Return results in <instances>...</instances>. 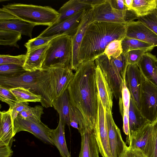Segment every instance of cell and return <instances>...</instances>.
Masks as SVG:
<instances>
[{
  "mask_svg": "<svg viewBox=\"0 0 157 157\" xmlns=\"http://www.w3.org/2000/svg\"><path fill=\"white\" fill-rule=\"evenodd\" d=\"M56 36L42 37L38 36L29 40L24 45L27 49V52H29L48 44Z\"/></svg>",
  "mask_w": 157,
  "mask_h": 157,
  "instance_id": "37",
  "label": "cell"
},
{
  "mask_svg": "<svg viewBox=\"0 0 157 157\" xmlns=\"http://www.w3.org/2000/svg\"><path fill=\"white\" fill-rule=\"evenodd\" d=\"M157 72V62H156Z\"/></svg>",
  "mask_w": 157,
  "mask_h": 157,
  "instance_id": "52",
  "label": "cell"
},
{
  "mask_svg": "<svg viewBox=\"0 0 157 157\" xmlns=\"http://www.w3.org/2000/svg\"><path fill=\"white\" fill-rule=\"evenodd\" d=\"M157 7V0H133L132 10L139 17L154 11Z\"/></svg>",
  "mask_w": 157,
  "mask_h": 157,
  "instance_id": "28",
  "label": "cell"
},
{
  "mask_svg": "<svg viewBox=\"0 0 157 157\" xmlns=\"http://www.w3.org/2000/svg\"><path fill=\"white\" fill-rule=\"evenodd\" d=\"M13 153V151L10 146L0 144V157H11Z\"/></svg>",
  "mask_w": 157,
  "mask_h": 157,
  "instance_id": "46",
  "label": "cell"
},
{
  "mask_svg": "<svg viewBox=\"0 0 157 157\" xmlns=\"http://www.w3.org/2000/svg\"><path fill=\"white\" fill-rule=\"evenodd\" d=\"M14 19H18L13 15L0 9V21H8Z\"/></svg>",
  "mask_w": 157,
  "mask_h": 157,
  "instance_id": "47",
  "label": "cell"
},
{
  "mask_svg": "<svg viewBox=\"0 0 157 157\" xmlns=\"http://www.w3.org/2000/svg\"><path fill=\"white\" fill-rule=\"evenodd\" d=\"M91 7L90 5L82 0H69L65 3L58 11L60 15L55 23L64 20L81 10H86Z\"/></svg>",
  "mask_w": 157,
  "mask_h": 157,
  "instance_id": "24",
  "label": "cell"
},
{
  "mask_svg": "<svg viewBox=\"0 0 157 157\" xmlns=\"http://www.w3.org/2000/svg\"><path fill=\"white\" fill-rule=\"evenodd\" d=\"M49 44L29 52H27L25 62L23 66L26 71L33 72L43 70L42 65Z\"/></svg>",
  "mask_w": 157,
  "mask_h": 157,
  "instance_id": "21",
  "label": "cell"
},
{
  "mask_svg": "<svg viewBox=\"0 0 157 157\" xmlns=\"http://www.w3.org/2000/svg\"><path fill=\"white\" fill-rule=\"evenodd\" d=\"M81 136V146L78 157H99V149L94 131Z\"/></svg>",
  "mask_w": 157,
  "mask_h": 157,
  "instance_id": "22",
  "label": "cell"
},
{
  "mask_svg": "<svg viewBox=\"0 0 157 157\" xmlns=\"http://www.w3.org/2000/svg\"><path fill=\"white\" fill-rule=\"evenodd\" d=\"M29 104L28 102H18L11 108L12 118L13 123L14 119L17 117L19 114L28 108L29 106Z\"/></svg>",
  "mask_w": 157,
  "mask_h": 157,
  "instance_id": "43",
  "label": "cell"
},
{
  "mask_svg": "<svg viewBox=\"0 0 157 157\" xmlns=\"http://www.w3.org/2000/svg\"><path fill=\"white\" fill-rule=\"evenodd\" d=\"M151 131V123L150 122L128 136L126 142L130 148L139 149L144 154L148 143Z\"/></svg>",
  "mask_w": 157,
  "mask_h": 157,
  "instance_id": "19",
  "label": "cell"
},
{
  "mask_svg": "<svg viewBox=\"0 0 157 157\" xmlns=\"http://www.w3.org/2000/svg\"><path fill=\"white\" fill-rule=\"evenodd\" d=\"M106 0H82L85 2L90 5L92 7L105 2Z\"/></svg>",
  "mask_w": 157,
  "mask_h": 157,
  "instance_id": "49",
  "label": "cell"
},
{
  "mask_svg": "<svg viewBox=\"0 0 157 157\" xmlns=\"http://www.w3.org/2000/svg\"><path fill=\"white\" fill-rule=\"evenodd\" d=\"M156 56L147 52L141 57L136 64L143 77L157 86Z\"/></svg>",
  "mask_w": 157,
  "mask_h": 157,
  "instance_id": "18",
  "label": "cell"
},
{
  "mask_svg": "<svg viewBox=\"0 0 157 157\" xmlns=\"http://www.w3.org/2000/svg\"><path fill=\"white\" fill-rule=\"evenodd\" d=\"M94 61L79 65L67 89L71 104L82 114L88 131H94L98 110V94Z\"/></svg>",
  "mask_w": 157,
  "mask_h": 157,
  "instance_id": "1",
  "label": "cell"
},
{
  "mask_svg": "<svg viewBox=\"0 0 157 157\" xmlns=\"http://www.w3.org/2000/svg\"><path fill=\"white\" fill-rule=\"evenodd\" d=\"M0 86L6 89L22 87L42 97L41 103L45 108L52 107L48 70L28 72L15 77L0 76Z\"/></svg>",
  "mask_w": 157,
  "mask_h": 157,
  "instance_id": "3",
  "label": "cell"
},
{
  "mask_svg": "<svg viewBox=\"0 0 157 157\" xmlns=\"http://www.w3.org/2000/svg\"><path fill=\"white\" fill-rule=\"evenodd\" d=\"M148 51L144 49H136L124 53L128 64H137L142 56Z\"/></svg>",
  "mask_w": 157,
  "mask_h": 157,
  "instance_id": "41",
  "label": "cell"
},
{
  "mask_svg": "<svg viewBox=\"0 0 157 157\" xmlns=\"http://www.w3.org/2000/svg\"><path fill=\"white\" fill-rule=\"evenodd\" d=\"M12 109L0 112V144H6L11 147L13 140V123Z\"/></svg>",
  "mask_w": 157,
  "mask_h": 157,
  "instance_id": "20",
  "label": "cell"
},
{
  "mask_svg": "<svg viewBox=\"0 0 157 157\" xmlns=\"http://www.w3.org/2000/svg\"><path fill=\"white\" fill-rule=\"evenodd\" d=\"M72 57V37L68 35L56 36L49 43L42 69L54 67L71 69Z\"/></svg>",
  "mask_w": 157,
  "mask_h": 157,
  "instance_id": "6",
  "label": "cell"
},
{
  "mask_svg": "<svg viewBox=\"0 0 157 157\" xmlns=\"http://www.w3.org/2000/svg\"><path fill=\"white\" fill-rule=\"evenodd\" d=\"M123 130L127 136H128L129 134V125L128 116L125 113H123Z\"/></svg>",
  "mask_w": 157,
  "mask_h": 157,
  "instance_id": "48",
  "label": "cell"
},
{
  "mask_svg": "<svg viewBox=\"0 0 157 157\" xmlns=\"http://www.w3.org/2000/svg\"><path fill=\"white\" fill-rule=\"evenodd\" d=\"M129 132L128 136L150 122L142 114L134 101L131 98L128 113Z\"/></svg>",
  "mask_w": 157,
  "mask_h": 157,
  "instance_id": "26",
  "label": "cell"
},
{
  "mask_svg": "<svg viewBox=\"0 0 157 157\" xmlns=\"http://www.w3.org/2000/svg\"><path fill=\"white\" fill-rule=\"evenodd\" d=\"M138 19L157 35V15L154 11L146 16L140 17Z\"/></svg>",
  "mask_w": 157,
  "mask_h": 157,
  "instance_id": "39",
  "label": "cell"
},
{
  "mask_svg": "<svg viewBox=\"0 0 157 157\" xmlns=\"http://www.w3.org/2000/svg\"><path fill=\"white\" fill-rule=\"evenodd\" d=\"M43 106L37 105L34 107L29 106L25 110L20 113L18 115L25 118H29L36 121L41 122L42 115L44 113Z\"/></svg>",
  "mask_w": 157,
  "mask_h": 157,
  "instance_id": "35",
  "label": "cell"
},
{
  "mask_svg": "<svg viewBox=\"0 0 157 157\" xmlns=\"http://www.w3.org/2000/svg\"><path fill=\"white\" fill-rule=\"evenodd\" d=\"M151 124V132L144 155L146 157H157V116Z\"/></svg>",
  "mask_w": 157,
  "mask_h": 157,
  "instance_id": "32",
  "label": "cell"
},
{
  "mask_svg": "<svg viewBox=\"0 0 157 157\" xmlns=\"http://www.w3.org/2000/svg\"><path fill=\"white\" fill-rule=\"evenodd\" d=\"M92 7L94 21L126 24L139 18L132 10H119L113 8L108 0Z\"/></svg>",
  "mask_w": 157,
  "mask_h": 157,
  "instance_id": "7",
  "label": "cell"
},
{
  "mask_svg": "<svg viewBox=\"0 0 157 157\" xmlns=\"http://www.w3.org/2000/svg\"><path fill=\"white\" fill-rule=\"evenodd\" d=\"M133 0H124L125 6L129 10H132Z\"/></svg>",
  "mask_w": 157,
  "mask_h": 157,
  "instance_id": "50",
  "label": "cell"
},
{
  "mask_svg": "<svg viewBox=\"0 0 157 157\" xmlns=\"http://www.w3.org/2000/svg\"><path fill=\"white\" fill-rule=\"evenodd\" d=\"M21 38V34L11 30L0 29V44L19 48L17 42Z\"/></svg>",
  "mask_w": 157,
  "mask_h": 157,
  "instance_id": "33",
  "label": "cell"
},
{
  "mask_svg": "<svg viewBox=\"0 0 157 157\" xmlns=\"http://www.w3.org/2000/svg\"><path fill=\"white\" fill-rule=\"evenodd\" d=\"M126 37L157 47V35L139 20L126 24Z\"/></svg>",
  "mask_w": 157,
  "mask_h": 157,
  "instance_id": "16",
  "label": "cell"
},
{
  "mask_svg": "<svg viewBox=\"0 0 157 157\" xmlns=\"http://www.w3.org/2000/svg\"><path fill=\"white\" fill-rule=\"evenodd\" d=\"M122 40H116L110 42L106 47L104 53L109 59L111 57L116 58L123 52Z\"/></svg>",
  "mask_w": 157,
  "mask_h": 157,
  "instance_id": "36",
  "label": "cell"
},
{
  "mask_svg": "<svg viewBox=\"0 0 157 157\" xmlns=\"http://www.w3.org/2000/svg\"><path fill=\"white\" fill-rule=\"evenodd\" d=\"M94 133L102 157H112L109 147L105 110L98 96V106Z\"/></svg>",
  "mask_w": 157,
  "mask_h": 157,
  "instance_id": "11",
  "label": "cell"
},
{
  "mask_svg": "<svg viewBox=\"0 0 157 157\" xmlns=\"http://www.w3.org/2000/svg\"><path fill=\"white\" fill-rule=\"evenodd\" d=\"M86 10H81L64 20L48 26L38 36L48 37L68 35L72 37L76 32Z\"/></svg>",
  "mask_w": 157,
  "mask_h": 157,
  "instance_id": "9",
  "label": "cell"
},
{
  "mask_svg": "<svg viewBox=\"0 0 157 157\" xmlns=\"http://www.w3.org/2000/svg\"><path fill=\"white\" fill-rule=\"evenodd\" d=\"M154 12L157 15V7L155 9V10L154 11Z\"/></svg>",
  "mask_w": 157,
  "mask_h": 157,
  "instance_id": "51",
  "label": "cell"
},
{
  "mask_svg": "<svg viewBox=\"0 0 157 157\" xmlns=\"http://www.w3.org/2000/svg\"><path fill=\"white\" fill-rule=\"evenodd\" d=\"M126 24L93 21L88 26L79 52L80 64L95 59L104 53L107 45L126 37Z\"/></svg>",
  "mask_w": 157,
  "mask_h": 157,
  "instance_id": "2",
  "label": "cell"
},
{
  "mask_svg": "<svg viewBox=\"0 0 157 157\" xmlns=\"http://www.w3.org/2000/svg\"><path fill=\"white\" fill-rule=\"evenodd\" d=\"M35 26L19 19L0 21V29L11 30L32 38V32Z\"/></svg>",
  "mask_w": 157,
  "mask_h": 157,
  "instance_id": "27",
  "label": "cell"
},
{
  "mask_svg": "<svg viewBox=\"0 0 157 157\" xmlns=\"http://www.w3.org/2000/svg\"><path fill=\"white\" fill-rule=\"evenodd\" d=\"M26 59V54H21L16 56L1 54L0 55V65L13 64L23 67Z\"/></svg>",
  "mask_w": 157,
  "mask_h": 157,
  "instance_id": "38",
  "label": "cell"
},
{
  "mask_svg": "<svg viewBox=\"0 0 157 157\" xmlns=\"http://www.w3.org/2000/svg\"><path fill=\"white\" fill-rule=\"evenodd\" d=\"M101 69L116 99L122 98V90L128 65L124 53L116 58L109 59L104 54L94 60Z\"/></svg>",
  "mask_w": 157,
  "mask_h": 157,
  "instance_id": "5",
  "label": "cell"
},
{
  "mask_svg": "<svg viewBox=\"0 0 157 157\" xmlns=\"http://www.w3.org/2000/svg\"><path fill=\"white\" fill-rule=\"evenodd\" d=\"M96 80L99 96L103 107L105 111L112 112L113 92L100 68L96 65Z\"/></svg>",
  "mask_w": 157,
  "mask_h": 157,
  "instance_id": "17",
  "label": "cell"
},
{
  "mask_svg": "<svg viewBox=\"0 0 157 157\" xmlns=\"http://www.w3.org/2000/svg\"><path fill=\"white\" fill-rule=\"evenodd\" d=\"M19 19L36 25L51 26L56 23L60 14L49 6L21 3L8 4L2 8Z\"/></svg>",
  "mask_w": 157,
  "mask_h": 157,
  "instance_id": "4",
  "label": "cell"
},
{
  "mask_svg": "<svg viewBox=\"0 0 157 157\" xmlns=\"http://www.w3.org/2000/svg\"><path fill=\"white\" fill-rule=\"evenodd\" d=\"M0 100L8 104L11 108L16 103L19 102L9 89L1 86H0Z\"/></svg>",
  "mask_w": 157,
  "mask_h": 157,
  "instance_id": "40",
  "label": "cell"
},
{
  "mask_svg": "<svg viewBox=\"0 0 157 157\" xmlns=\"http://www.w3.org/2000/svg\"><path fill=\"white\" fill-rule=\"evenodd\" d=\"M123 53L134 50L144 49L151 51L155 47L140 40L125 37L121 41Z\"/></svg>",
  "mask_w": 157,
  "mask_h": 157,
  "instance_id": "31",
  "label": "cell"
},
{
  "mask_svg": "<svg viewBox=\"0 0 157 157\" xmlns=\"http://www.w3.org/2000/svg\"><path fill=\"white\" fill-rule=\"evenodd\" d=\"M111 7L119 10H129L125 6L124 0H108Z\"/></svg>",
  "mask_w": 157,
  "mask_h": 157,
  "instance_id": "45",
  "label": "cell"
},
{
  "mask_svg": "<svg viewBox=\"0 0 157 157\" xmlns=\"http://www.w3.org/2000/svg\"><path fill=\"white\" fill-rule=\"evenodd\" d=\"M48 70L53 101L57 99L67 89L74 74L72 70L68 67H54Z\"/></svg>",
  "mask_w": 157,
  "mask_h": 157,
  "instance_id": "12",
  "label": "cell"
},
{
  "mask_svg": "<svg viewBox=\"0 0 157 157\" xmlns=\"http://www.w3.org/2000/svg\"><path fill=\"white\" fill-rule=\"evenodd\" d=\"M105 115L112 157H121L128 146L123 140L120 130L114 121L112 112L105 111Z\"/></svg>",
  "mask_w": 157,
  "mask_h": 157,
  "instance_id": "15",
  "label": "cell"
},
{
  "mask_svg": "<svg viewBox=\"0 0 157 157\" xmlns=\"http://www.w3.org/2000/svg\"><path fill=\"white\" fill-rule=\"evenodd\" d=\"M121 157H146L143 153L139 149H132L128 146Z\"/></svg>",
  "mask_w": 157,
  "mask_h": 157,
  "instance_id": "44",
  "label": "cell"
},
{
  "mask_svg": "<svg viewBox=\"0 0 157 157\" xmlns=\"http://www.w3.org/2000/svg\"><path fill=\"white\" fill-rule=\"evenodd\" d=\"M93 21V9L91 7L87 10L76 32L71 37L72 57L71 69L72 70L76 71L80 64L79 59L80 46L88 26Z\"/></svg>",
  "mask_w": 157,
  "mask_h": 157,
  "instance_id": "13",
  "label": "cell"
},
{
  "mask_svg": "<svg viewBox=\"0 0 157 157\" xmlns=\"http://www.w3.org/2000/svg\"><path fill=\"white\" fill-rule=\"evenodd\" d=\"M70 124L71 127L78 130L81 135L88 131L82 114L71 104L70 108Z\"/></svg>",
  "mask_w": 157,
  "mask_h": 157,
  "instance_id": "30",
  "label": "cell"
},
{
  "mask_svg": "<svg viewBox=\"0 0 157 157\" xmlns=\"http://www.w3.org/2000/svg\"><path fill=\"white\" fill-rule=\"evenodd\" d=\"M16 97L19 102H40L41 96L31 92L29 89L17 87L9 89Z\"/></svg>",
  "mask_w": 157,
  "mask_h": 157,
  "instance_id": "29",
  "label": "cell"
},
{
  "mask_svg": "<svg viewBox=\"0 0 157 157\" xmlns=\"http://www.w3.org/2000/svg\"><path fill=\"white\" fill-rule=\"evenodd\" d=\"M125 80L131 98L140 109L143 77L136 64L128 65Z\"/></svg>",
  "mask_w": 157,
  "mask_h": 157,
  "instance_id": "14",
  "label": "cell"
},
{
  "mask_svg": "<svg viewBox=\"0 0 157 157\" xmlns=\"http://www.w3.org/2000/svg\"><path fill=\"white\" fill-rule=\"evenodd\" d=\"M52 106L59 115L60 119L65 127L70 124V113L71 103L67 89L57 99L52 101Z\"/></svg>",
  "mask_w": 157,
  "mask_h": 157,
  "instance_id": "23",
  "label": "cell"
},
{
  "mask_svg": "<svg viewBox=\"0 0 157 157\" xmlns=\"http://www.w3.org/2000/svg\"><path fill=\"white\" fill-rule=\"evenodd\" d=\"M26 72L21 66L13 64L0 65V76L15 77Z\"/></svg>",
  "mask_w": 157,
  "mask_h": 157,
  "instance_id": "34",
  "label": "cell"
},
{
  "mask_svg": "<svg viewBox=\"0 0 157 157\" xmlns=\"http://www.w3.org/2000/svg\"><path fill=\"white\" fill-rule=\"evenodd\" d=\"M52 129L42 123L29 118H22L18 115L14 119L13 130V136L21 131L29 132L45 143L54 145L50 137Z\"/></svg>",
  "mask_w": 157,
  "mask_h": 157,
  "instance_id": "8",
  "label": "cell"
},
{
  "mask_svg": "<svg viewBox=\"0 0 157 157\" xmlns=\"http://www.w3.org/2000/svg\"><path fill=\"white\" fill-rule=\"evenodd\" d=\"M140 110L151 123L157 117V86L144 77Z\"/></svg>",
  "mask_w": 157,
  "mask_h": 157,
  "instance_id": "10",
  "label": "cell"
},
{
  "mask_svg": "<svg viewBox=\"0 0 157 157\" xmlns=\"http://www.w3.org/2000/svg\"><path fill=\"white\" fill-rule=\"evenodd\" d=\"M65 127L59 119L57 128L52 129L50 137L53 145L58 150L61 157H71L66 141Z\"/></svg>",
  "mask_w": 157,
  "mask_h": 157,
  "instance_id": "25",
  "label": "cell"
},
{
  "mask_svg": "<svg viewBox=\"0 0 157 157\" xmlns=\"http://www.w3.org/2000/svg\"><path fill=\"white\" fill-rule=\"evenodd\" d=\"M131 98L129 91L127 88L124 80L122 90V98L123 106V113H125L128 116L130 100Z\"/></svg>",
  "mask_w": 157,
  "mask_h": 157,
  "instance_id": "42",
  "label": "cell"
}]
</instances>
